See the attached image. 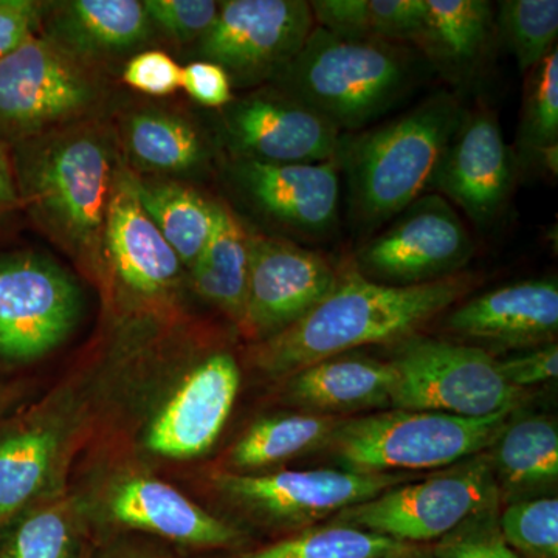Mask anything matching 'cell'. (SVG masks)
Returning a JSON list of instances; mask_svg holds the SVG:
<instances>
[{
	"label": "cell",
	"mask_w": 558,
	"mask_h": 558,
	"mask_svg": "<svg viewBox=\"0 0 558 558\" xmlns=\"http://www.w3.org/2000/svg\"><path fill=\"white\" fill-rule=\"evenodd\" d=\"M468 274L417 286H387L351 269L317 306L253 351L256 368L289 377L322 360L368 344L413 337L429 319L458 303L475 286Z\"/></svg>",
	"instance_id": "6da1fadb"
},
{
	"label": "cell",
	"mask_w": 558,
	"mask_h": 558,
	"mask_svg": "<svg viewBox=\"0 0 558 558\" xmlns=\"http://www.w3.org/2000/svg\"><path fill=\"white\" fill-rule=\"evenodd\" d=\"M10 156L20 204L33 220L73 255L100 263L117 171L105 134L65 126L13 146Z\"/></svg>",
	"instance_id": "7a4b0ae2"
},
{
	"label": "cell",
	"mask_w": 558,
	"mask_h": 558,
	"mask_svg": "<svg viewBox=\"0 0 558 558\" xmlns=\"http://www.w3.org/2000/svg\"><path fill=\"white\" fill-rule=\"evenodd\" d=\"M464 112L454 95L436 92L398 119L341 137L337 161L347 171L352 218L360 226H381L432 190Z\"/></svg>",
	"instance_id": "3957f363"
},
{
	"label": "cell",
	"mask_w": 558,
	"mask_h": 558,
	"mask_svg": "<svg viewBox=\"0 0 558 558\" xmlns=\"http://www.w3.org/2000/svg\"><path fill=\"white\" fill-rule=\"evenodd\" d=\"M418 73L416 54L402 44L343 38L315 25L277 81L282 94L341 132L387 113L416 86Z\"/></svg>",
	"instance_id": "277c9868"
},
{
	"label": "cell",
	"mask_w": 558,
	"mask_h": 558,
	"mask_svg": "<svg viewBox=\"0 0 558 558\" xmlns=\"http://www.w3.org/2000/svg\"><path fill=\"white\" fill-rule=\"evenodd\" d=\"M517 409L486 417L391 410L339 421L328 447L349 470L369 473L449 468L495 446Z\"/></svg>",
	"instance_id": "5b68a950"
},
{
	"label": "cell",
	"mask_w": 558,
	"mask_h": 558,
	"mask_svg": "<svg viewBox=\"0 0 558 558\" xmlns=\"http://www.w3.org/2000/svg\"><path fill=\"white\" fill-rule=\"evenodd\" d=\"M391 365L398 374L396 410L486 417L517 409L523 392L505 379L498 359L476 344L413 336L400 341Z\"/></svg>",
	"instance_id": "8992f818"
},
{
	"label": "cell",
	"mask_w": 558,
	"mask_h": 558,
	"mask_svg": "<svg viewBox=\"0 0 558 558\" xmlns=\"http://www.w3.org/2000/svg\"><path fill=\"white\" fill-rule=\"evenodd\" d=\"M498 494L488 451L464 459L435 476L388 488L368 501L341 510L332 524L362 529L407 543L433 545Z\"/></svg>",
	"instance_id": "52a82bcc"
},
{
	"label": "cell",
	"mask_w": 558,
	"mask_h": 558,
	"mask_svg": "<svg viewBox=\"0 0 558 558\" xmlns=\"http://www.w3.org/2000/svg\"><path fill=\"white\" fill-rule=\"evenodd\" d=\"M98 95L78 60L35 35L0 58V143L13 148L70 126Z\"/></svg>",
	"instance_id": "ba28073f"
},
{
	"label": "cell",
	"mask_w": 558,
	"mask_h": 558,
	"mask_svg": "<svg viewBox=\"0 0 558 558\" xmlns=\"http://www.w3.org/2000/svg\"><path fill=\"white\" fill-rule=\"evenodd\" d=\"M216 490L227 501L264 523L279 527L317 526L341 510L410 483L413 473H369L349 469L282 470L253 473L218 472Z\"/></svg>",
	"instance_id": "9c48e42d"
},
{
	"label": "cell",
	"mask_w": 558,
	"mask_h": 558,
	"mask_svg": "<svg viewBox=\"0 0 558 558\" xmlns=\"http://www.w3.org/2000/svg\"><path fill=\"white\" fill-rule=\"evenodd\" d=\"M475 253L464 222L440 194H424L360 250L354 269L387 286H417L461 274Z\"/></svg>",
	"instance_id": "30bf717a"
},
{
	"label": "cell",
	"mask_w": 558,
	"mask_h": 558,
	"mask_svg": "<svg viewBox=\"0 0 558 558\" xmlns=\"http://www.w3.org/2000/svg\"><path fill=\"white\" fill-rule=\"evenodd\" d=\"M75 279L38 253L0 255V357L32 362L60 347L81 314Z\"/></svg>",
	"instance_id": "8fae6325"
},
{
	"label": "cell",
	"mask_w": 558,
	"mask_h": 558,
	"mask_svg": "<svg viewBox=\"0 0 558 558\" xmlns=\"http://www.w3.org/2000/svg\"><path fill=\"white\" fill-rule=\"evenodd\" d=\"M315 27L304 0H227L199 39L204 60L229 73L231 84L277 80Z\"/></svg>",
	"instance_id": "7c38bea8"
},
{
	"label": "cell",
	"mask_w": 558,
	"mask_h": 558,
	"mask_svg": "<svg viewBox=\"0 0 558 558\" xmlns=\"http://www.w3.org/2000/svg\"><path fill=\"white\" fill-rule=\"evenodd\" d=\"M247 296L241 329L256 341L295 325L337 284L339 274L312 250L248 231Z\"/></svg>",
	"instance_id": "4fadbf2b"
},
{
	"label": "cell",
	"mask_w": 558,
	"mask_h": 558,
	"mask_svg": "<svg viewBox=\"0 0 558 558\" xmlns=\"http://www.w3.org/2000/svg\"><path fill=\"white\" fill-rule=\"evenodd\" d=\"M517 159L486 106L465 110L433 179L432 190L458 205L476 227L499 218L515 186Z\"/></svg>",
	"instance_id": "5bb4252c"
},
{
	"label": "cell",
	"mask_w": 558,
	"mask_h": 558,
	"mask_svg": "<svg viewBox=\"0 0 558 558\" xmlns=\"http://www.w3.org/2000/svg\"><path fill=\"white\" fill-rule=\"evenodd\" d=\"M226 134L240 159L281 165L337 159L343 137L330 121L281 90L233 102Z\"/></svg>",
	"instance_id": "9a60e30c"
},
{
	"label": "cell",
	"mask_w": 558,
	"mask_h": 558,
	"mask_svg": "<svg viewBox=\"0 0 558 558\" xmlns=\"http://www.w3.org/2000/svg\"><path fill=\"white\" fill-rule=\"evenodd\" d=\"M241 387V369L231 354L199 363L159 411L146 435L157 457L193 459L207 453L229 421Z\"/></svg>",
	"instance_id": "2e32d148"
},
{
	"label": "cell",
	"mask_w": 558,
	"mask_h": 558,
	"mask_svg": "<svg viewBox=\"0 0 558 558\" xmlns=\"http://www.w3.org/2000/svg\"><path fill=\"white\" fill-rule=\"evenodd\" d=\"M337 159L322 163H264L238 159L234 182L267 218L299 233L319 236L339 219Z\"/></svg>",
	"instance_id": "e0dca14e"
},
{
	"label": "cell",
	"mask_w": 558,
	"mask_h": 558,
	"mask_svg": "<svg viewBox=\"0 0 558 558\" xmlns=\"http://www.w3.org/2000/svg\"><path fill=\"white\" fill-rule=\"evenodd\" d=\"M132 178L128 170L116 171L106 216L105 258L132 292L165 295L178 286L182 263L140 204Z\"/></svg>",
	"instance_id": "ac0fdd59"
},
{
	"label": "cell",
	"mask_w": 558,
	"mask_h": 558,
	"mask_svg": "<svg viewBox=\"0 0 558 558\" xmlns=\"http://www.w3.org/2000/svg\"><path fill=\"white\" fill-rule=\"evenodd\" d=\"M447 329L462 339L498 348H538L558 332L556 279H531L483 293L447 318Z\"/></svg>",
	"instance_id": "d6986e66"
},
{
	"label": "cell",
	"mask_w": 558,
	"mask_h": 558,
	"mask_svg": "<svg viewBox=\"0 0 558 558\" xmlns=\"http://www.w3.org/2000/svg\"><path fill=\"white\" fill-rule=\"evenodd\" d=\"M110 517L123 526L197 548H229L241 543L236 527L211 515L178 488L148 476H128L110 488Z\"/></svg>",
	"instance_id": "ffe728a7"
},
{
	"label": "cell",
	"mask_w": 558,
	"mask_h": 558,
	"mask_svg": "<svg viewBox=\"0 0 558 558\" xmlns=\"http://www.w3.org/2000/svg\"><path fill=\"white\" fill-rule=\"evenodd\" d=\"M396 380L391 362L341 354L289 376L286 395L310 413L330 416L391 405Z\"/></svg>",
	"instance_id": "44dd1931"
},
{
	"label": "cell",
	"mask_w": 558,
	"mask_h": 558,
	"mask_svg": "<svg viewBox=\"0 0 558 558\" xmlns=\"http://www.w3.org/2000/svg\"><path fill=\"white\" fill-rule=\"evenodd\" d=\"M494 7L486 0H425L414 46L451 83H468L490 50Z\"/></svg>",
	"instance_id": "7402d4cb"
},
{
	"label": "cell",
	"mask_w": 558,
	"mask_h": 558,
	"mask_svg": "<svg viewBox=\"0 0 558 558\" xmlns=\"http://www.w3.org/2000/svg\"><path fill=\"white\" fill-rule=\"evenodd\" d=\"M149 20L137 0L62 2L46 38L75 60L121 53L146 39Z\"/></svg>",
	"instance_id": "603a6c76"
},
{
	"label": "cell",
	"mask_w": 558,
	"mask_h": 558,
	"mask_svg": "<svg viewBox=\"0 0 558 558\" xmlns=\"http://www.w3.org/2000/svg\"><path fill=\"white\" fill-rule=\"evenodd\" d=\"M492 464L499 499L506 505L543 497L558 481V428L554 418H509L495 446Z\"/></svg>",
	"instance_id": "cb8c5ba5"
},
{
	"label": "cell",
	"mask_w": 558,
	"mask_h": 558,
	"mask_svg": "<svg viewBox=\"0 0 558 558\" xmlns=\"http://www.w3.org/2000/svg\"><path fill=\"white\" fill-rule=\"evenodd\" d=\"M248 230L223 205L215 204L211 233L191 267L197 292L240 325L247 296Z\"/></svg>",
	"instance_id": "d4e9b609"
},
{
	"label": "cell",
	"mask_w": 558,
	"mask_h": 558,
	"mask_svg": "<svg viewBox=\"0 0 558 558\" xmlns=\"http://www.w3.org/2000/svg\"><path fill=\"white\" fill-rule=\"evenodd\" d=\"M60 451V432L47 425H31L0 436V523L40 497Z\"/></svg>",
	"instance_id": "484cf974"
},
{
	"label": "cell",
	"mask_w": 558,
	"mask_h": 558,
	"mask_svg": "<svg viewBox=\"0 0 558 558\" xmlns=\"http://www.w3.org/2000/svg\"><path fill=\"white\" fill-rule=\"evenodd\" d=\"M339 418L326 414H279L255 422L231 447V472L248 473L328 447Z\"/></svg>",
	"instance_id": "4316f807"
},
{
	"label": "cell",
	"mask_w": 558,
	"mask_h": 558,
	"mask_svg": "<svg viewBox=\"0 0 558 558\" xmlns=\"http://www.w3.org/2000/svg\"><path fill=\"white\" fill-rule=\"evenodd\" d=\"M132 180L146 215L174 250L182 266L191 269L211 233L215 204L179 183L145 182L137 175Z\"/></svg>",
	"instance_id": "83f0119b"
},
{
	"label": "cell",
	"mask_w": 558,
	"mask_h": 558,
	"mask_svg": "<svg viewBox=\"0 0 558 558\" xmlns=\"http://www.w3.org/2000/svg\"><path fill=\"white\" fill-rule=\"evenodd\" d=\"M124 145L135 165L160 174L199 167L204 145L197 131L180 117L157 110L132 113L124 124Z\"/></svg>",
	"instance_id": "f1b7e54d"
},
{
	"label": "cell",
	"mask_w": 558,
	"mask_h": 558,
	"mask_svg": "<svg viewBox=\"0 0 558 558\" xmlns=\"http://www.w3.org/2000/svg\"><path fill=\"white\" fill-rule=\"evenodd\" d=\"M405 545L362 529L329 523L231 558H384Z\"/></svg>",
	"instance_id": "f546056e"
},
{
	"label": "cell",
	"mask_w": 558,
	"mask_h": 558,
	"mask_svg": "<svg viewBox=\"0 0 558 558\" xmlns=\"http://www.w3.org/2000/svg\"><path fill=\"white\" fill-rule=\"evenodd\" d=\"M495 32L501 36L521 72L538 65L557 49V0H502L495 14Z\"/></svg>",
	"instance_id": "4dcf8cb0"
},
{
	"label": "cell",
	"mask_w": 558,
	"mask_h": 558,
	"mask_svg": "<svg viewBox=\"0 0 558 558\" xmlns=\"http://www.w3.org/2000/svg\"><path fill=\"white\" fill-rule=\"evenodd\" d=\"M75 506L68 499L39 506L17 523L0 558H70Z\"/></svg>",
	"instance_id": "1f68e13d"
},
{
	"label": "cell",
	"mask_w": 558,
	"mask_h": 558,
	"mask_svg": "<svg viewBox=\"0 0 558 558\" xmlns=\"http://www.w3.org/2000/svg\"><path fill=\"white\" fill-rule=\"evenodd\" d=\"M519 132L521 157L558 143V51L529 70Z\"/></svg>",
	"instance_id": "d6a6232c"
},
{
	"label": "cell",
	"mask_w": 558,
	"mask_h": 558,
	"mask_svg": "<svg viewBox=\"0 0 558 558\" xmlns=\"http://www.w3.org/2000/svg\"><path fill=\"white\" fill-rule=\"evenodd\" d=\"M502 537L520 558H558V499H521L501 508Z\"/></svg>",
	"instance_id": "836d02e7"
},
{
	"label": "cell",
	"mask_w": 558,
	"mask_h": 558,
	"mask_svg": "<svg viewBox=\"0 0 558 558\" xmlns=\"http://www.w3.org/2000/svg\"><path fill=\"white\" fill-rule=\"evenodd\" d=\"M499 494L492 495L453 531L433 543L435 558H520L499 527Z\"/></svg>",
	"instance_id": "e575fe53"
},
{
	"label": "cell",
	"mask_w": 558,
	"mask_h": 558,
	"mask_svg": "<svg viewBox=\"0 0 558 558\" xmlns=\"http://www.w3.org/2000/svg\"><path fill=\"white\" fill-rule=\"evenodd\" d=\"M149 22L172 39L199 40L218 16L219 3L213 0H146Z\"/></svg>",
	"instance_id": "d590c367"
},
{
	"label": "cell",
	"mask_w": 558,
	"mask_h": 558,
	"mask_svg": "<svg viewBox=\"0 0 558 558\" xmlns=\"http://www.w3.org/2000/svg\"><path fill=\"white\" fill-rule=\"evenodd\" d=\"M182 68L160 50L142 51L123 70V81L132 89L153 97H167L180 87Z\"/></svg>",
	"instance_id": "8d00e7d4"
},
{
	"label": "cell",
	"mask_w": 558,
	"mask_h": 558,
	"mask_svg": "<svg viewBox=\"0 0 558 558\" xmlns=\"http://www.w3.org/2000/svg\"><path fill=\"white\" fill-rule=\"evenodd\" d=\"M499 371L513 388L534 387L558 376V344H543L526 354L498 360Z\"/></svg>",
	"instance_id": "74e56055"
},
{
	"label": "cell",
	"mask_w": 558,
	"mask_h": 558,
	"mask_svg": "<svg viewBox=\"0 0 558 558\" xmlns=\"http://www.w3.org/2000/svg\"><path fill=\"white\" fill-rule=\"evenodd\" d=\"M180 87L207 108H223L233 102L229 73L213 62L196 61L182 68Z\"/></svg>",
	"instance_id": "f35d334b"
},
{
	"label": "cell",
	"mask_w": 558,
	"mask_h": 558,
	"mask_svg": "<svg viewBox=\"0 0 558 558\" xmlns=\"http://www.w3.org/2000/svg\"><path fill=\"white\" fill-rule=\"evenodd\" d=\"M46 11V3L33 0H0V58L35 36Z\"/></svg>",
	"instance_id": "ab89813d"
},
{
	"label": "cell",
	"mask_w": 558,
	"mask_h": 558,
	"mask_svg": "<svg viewBox=\"0 0 558 558\" xmlns=\"http://www.w3.org/2000/svg\"><path fill=\"white\" fill-rule=\"evenodd\" d=\"M9 148L0 143V213L20 207Z\"/></svg>",
	"instance_id": "60d3db41"
},
{
	"label": "cell",
	"mask_w": 558,
	"mask_h": 558,
	"mask_svg": "<svg viewBox=\"0 0 558 558\" xmlns=\"http://www.w3.org/2000/svg\"><path fill=\"white\" fill-rule=\"evenodd\" d=\"M531 160L537 161L542 170H545L549 175L556 178L558 171V143L557 145L538 149L537 153L531 157Z\"/></svg>",
	"instance_id": "b9f144b4"
},
{
	"label": "cell",
	"mask_w": 558,
	"mask_h": 558,
	"mask_svg": "<svg viewBox=\"0 0 558 558\" xmlns=\"http://www.w3.org/2000/svg\"><path fill=\"white\" fill-rule=\"evenodd\" d=\"M384 558H435L432 553V545H405Z\"/></svg>",
	"instance_id": "7bdbcfd3"
},
{
	"label": "cell",
	"mask_w": 558,
	"mask_h": 558,
	"mask_svg": "<svg viewBox=\"0 0 558 558\" xmlns=\"http://www.w3.org/2000/svg\"><path fill=\"white\" fill-rule=\"evenodd\" d=\"M124 558H153V557L131 556V557H124Z\"/></svg>",
	"instance_id": "ee69618b"
}]
</instances>
